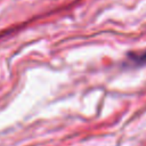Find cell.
Returning <instances> with one entry per match:
<instances>
[{"instance_id":"6da1fadb","label":"cell","mask_w":146,"mask_h":146,"mask_svg":"<svg viewBox=\"0 0 146 146\" xmlns=\"http://www.w3.org/2000/svg\"><path fill=\"white\" fill-rule=\"evenodd\" d=\"M129 57H130V59H131L133 63H136V64H139V65L146 64V51H144V52H141V54H138V55L131 54V55H129Z\"/></svg>"}]
</instances>
